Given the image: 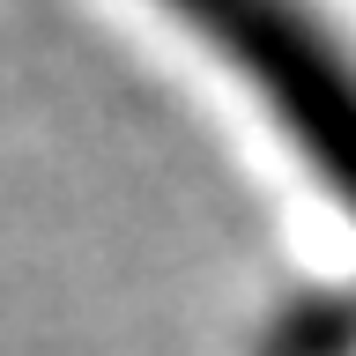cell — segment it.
Returning a JSON list of instances; mask_svg holds the SVG:
<instances>
[{
  "label": "cell",
  "mask_w": 356,
  "mask_h": 356,
  "mask_svg": "<svg viewBox=\"0 0 356 356\" xmlns=\"http://www.w3.org/2000/svg\"><path fill=\"white\" fill-rule=\"evenodd\" d=\"M186 15L230 74L252 82L275 127L319 163L334 193L356 200V60L305 0H163Z\"/></svg>",
  "instance_id": "obj_1"
}]
</instances>
